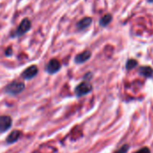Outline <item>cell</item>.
<instances>
[{
    "label": "cell",
    "instance_id": "1",
    "mask_svg": "<svg viewBox=\"0 0 153 153\" xmlns=\"http://www.w3.org/2000/svg\"><path fill=\"white\" fill-rule=\"evenodd\" d=\"M24 83L22 82H18V81H15V82H11L10 84H8L6 87H5V91L8 93V94H11V95H16V94H19L20 92H22L24 89Z\"/></svg>",
    "mask_w": 153,
    "mask_h": 153
},
{
    "label": "cell",
    "instance_id": "2",
    "mask_svg": "<svg viewBox=\"0 0 153 153\" xmlns=\"http://www.w3.org/2000/svg\"><path fill=\"white\" fill-rule=\"evenodd\" d=\"M91 91H92V85L88 82H82L75 88V94L78 97H82L89 94Z\"/></svg>",
    "mask_w": 153,
    "mask_h": 153
},
{
    "label": "cell",
    "instance_id": "3",
    "mask_svg": "<svg viewBox=\"0 0 153 153\" xmlns=\"http://www.w3.org/2000/svg\"><path fill=\"white\" fill-rule=\"evenodd\" d=\"M31 27V22L29 19H23L22 21V22L20 23V25L18 26L17 28V30H16V35L17 36H21V35H23L24 33H26Z\"/></svg>",
    "mask_w": 153,
    "mask_h": 153
},
{
    "label": "cell",
    "instance_id": "4",
    "mask_svg": "<svg viewBox=\"0 0 153 153\" xmlns=\"http://www.w3.org/2000/svg\"><path fill=\"white\" fill-rule=\"evenodd\" d=\"M61 68V64L58 60L56 59H52L48 62V65H47V71L48 74H56V72H58Z\"/></svg>",
    "mask_w": 153,
    "mask_h": 153
},
{
    "label": "cell",
    "instance_id": "5",
    "mask_svg": "<svg viewBox=\"0 0 153 153\" xmlns=\"http://www.w3.org/2000/svg\"><path fill=\"white\" fill-rule=\"evenodd\" d=\"M12 126V119L7 116L0 117V132L4 133L6 132Z\"/></svg>",
    "mask_w": 153,
    "mask_h": 153
},
{
    "label": "cell",
    "instance_id": "6",
    "mask_svg": "<svg viewBox=\"0 0 153 153\" xmlns=\"http://www.w3.org/2000/svg\"><path fill=\"white\" fill-rule=\"evenodd\" d=\"M37 74H38V67L36 65H31L23 71V73L22 74V76L24 79L29 80V79H32L34 76H36Z\"/></svg>",
    "mask_w": 153,
    "mask_h": 153
},
{
    "label": "cell",
    "instance_id": "7",
    "mask_svg": "<svg viewBox=\"0 0 153 153\" xmlns=\"http://www.w3.org/2000/svg\"><path fill=\"white\" fill-rule=\"evenodd\" d=\"M91 52L90 50H85L82 53L77 55L74 61L77 64H82V63H85L86 61H88L91 58Z\"/></svg>",
    "mask_w": 153,
    "mask_h": 153
},
{
    "label": "cell",
    "instance_id": "8",
    "mask_svg": "<svg viewBox=\"0 0 153 153\" xmlns=\"http://www.w3.org/2000/svg\"><path fill=\"white\" fill-rule=\"evenodd\" d=\"M92 22V19L91 17H85L83 19H82L78 23H77V29L79 30H85L86 28H88Z\"/></svg>",
    "mask_w": 153,
    "mask_h": 153
},
{
    "label": "cell",
    "instance_id": "9",
    "mask_svg": "<svg viewBox=\"0 0 153 153\" xmlns=\"http://www.w3.org/2000/svg\"><path fill=\"white\" fill-rule=\"evenodd\" d=\"M139 74L146 78H151L153 75V69L151 66H142L139 69Z\"/></svg>",
    "mask_w": 153,
    "mask_h": 153
},
{
    "label": "cell",
    "instance_id": "10",
    "mask_svg": "<svg viewBox=\"0 0 153 153\" xmlns=\"http://www.w3.org/2000/svg\"><path fill=\"white\" fill-rule=\"evenodd\" d=\"M20 135H21V133H20L19 131H17V130L13 131V132L8 135V137H7V139H6V142H7L8 143H15V142L19 139Z\"/></svg>",
    "mask_w": 153,
    "mask_h": 153
},
{
    "label": "cell",
    "instance_id": "11",
    "mask_svg": "<svg viewBox=\"0 0 153 153\" xmlns=\"http://www.w3.org/2000/svg\"><path fill=\"white\" fill-rule=\"evenodd\" d=\"M112 19H113V16H112L110 13L105 14V15H104L103 17H101L100 20V26H102V27L108 26V25L111 22Z\"/></svg>",
    "mask_w": 153,
    "mask_h": 153
},
{
    "label": "cell",
    "instance_id": "12",
    "mask_svg": "<svg viewBox=\"0 0 153 153\" xmlns=\"http://www.w3.org/2000/svg\"><path fill=\"white\" fill-rule=\"evenodd\" d=\"M138 65V62L134 59H129L126 63V69L127 70H131L134 67H136Z\"/></svg>",
    "mask_w": 153,
    "mask_h": 153
},
{
    "label": "cell",
    "instance_id": "13",
    "mask_svg": "<svg viewBox=\"0 0 153 153\" xmlns=\"http://www.w3.org/2000/svg\"><path fill=\"white\" fill-rule=\"evenodd\" d=\"M129 145L128 144H125L123 145L120 149H118V151H117L115 153H126L129 151Z\"/></svg>",
    "mask_w": 153,
    "mask_h": 153
},
{
    "label": "cell",
    "instance_id": "14",
    "mask_svg": "<svg viewBox=\"0 0 153 153\" xmlns=\"http://www.w3.org/2000/svg\"><path fill=\"white\" fill-rule=\"evenodd\" d=\"M135 153H151V151H150V149H149V148L144 147V148H142L141 150L137 151Z\"/></svg>",
    "mask_w": 153,
    "mask_h": 153
},
{
    "label": "cell",
    "instance_id": "15",
    "mask_svg": "<svg viewBox=\"0 0 153 153\" xmlns=\"http://www.w3.org/2000/svg\"><path fill=\"white\" fill-rule=\"evenodd\" d=\"M5 55H6V56H10V55H12V50H11V48H8V49L5 51Z\"/></svg>",
    "mask_w": 153,
    "mask_h": 153
},
{
    "label": "cell",
    "instance_id": "16",
    "mask_svg": "<svg viewBox=\"0 0 153 153\" xmlns=\"http://www.w3.org/2000/svg\"><path fill=\"white\" fill-rule=\"evenodd\" d=\"M147 1H148L149 3H153V0H147Z\"/></svg>",
    "mask_w": 153,
    "mask_h": 153
}]
</instances>
